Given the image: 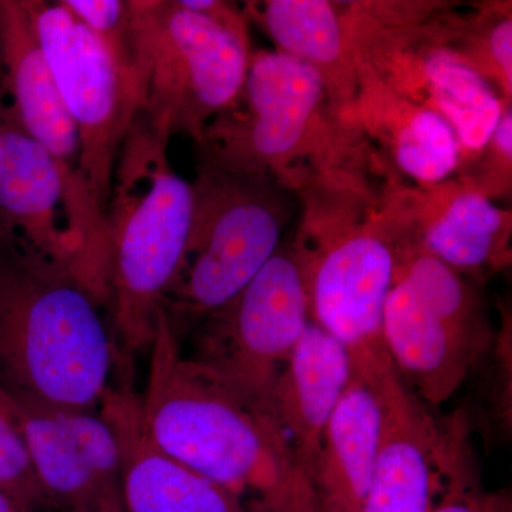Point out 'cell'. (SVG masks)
I'll use <instances>...</instances> for the list:
<instances>
[{"label":"cell","instance_id":"obj_1","mask_svg":"<svg viewBox=\"0 0 512 512\" xmlns=\"http://www.w3.org/2000/svg\"><path fill=\"white\" fill-rule=\"evenodd\" d=\"M301 218L291 251L309 320L339 340L360 372L389 360L384 303L396 276L406 218L396 181L353 178L298 195Z\"/></svg>","mask_w":512,"mask_h":512},{"label":"cell","instance_id":"obj_2","mask_svg":"<svg viewBox=\"0 0 512 512\" xmlns=\"http://www.w3.org/2000/svg\"><path fill=\"white\" fill-rule=\"evenodd\" d=\"M198 147L222 167L269 178L296 197L313 185L382 178L319 73L276 50L252 53L237 100L208 124Z\"/></svg>","mask_w":512,"mask_h":512},{"label":"cell","instance_id":"obj_3","mask_svg":"<svg viewBox=\"0 0 512 512\" xmlns=\"http://www.w3.org/2000/svg\"><path fill=\"white\" fill-rule=\"evenodd\" d=\"M103 303L69 272L0 237V383L63 409H99L117 355Z\"/></svg>","mask_w":512,"mask_h":512},{"label":"cell","instance_id":"obj_4","mask_svg":"<svg viewBox=\"0 0 512 512\" xmlns=\"http://www.w3.org/2000/svg\"><path fill=\"white\" fill-rule=\"evenodd\" d=\"M147 433L161 450L229 493H269L295 463L284 434L252 409L214 370L185 359L167 313L151 340Z\"/></svg>","mask_w":512,"mask_h":512},{"label":"cell","instance_id":"obj_5","mask_svg":"<svg viewBox=\"0 0 512 512\" xmlns=\"http://www.w3.org/2000/svg\"><path fill=\"white\" fill-rule=\"evenodd\" d=\"M170 138L138 113L114 167L106 210L109 306L121 355L150 348L183 258L192 184L168 158Z\"/></svg>","mask_w":512,"mask_h":512},{"label":"cell","instance_id":"obj_6","mask_svg":"<svg viewBox=\"0 0 512 512\" xmlns=\"http://www.w3.org/2000/svg\"><path fill=\"white\" fill-rule=\"evenodd\" d=\"M130 12L138 113L170 140L200 146L247 79L254 52L244 9L224 0H130Z\"/></svg>","mask_w":512,"mask_h":512},{"label":"cell","instance_id":"obj_7","mask_svg":"<svg viewBox=\"0 0 512 512\" xmlns=\"http://www.w3.org/2000/svg\"><path fill=\"white\" fill-rule=\"evenodd\" d=\"M384 303V350L421 403L436 409L456 394L493 345L480 284L458 274L407 235Z\"/></svg>","mask_w":512,"mask_h":512},{"label":"cell","instance_id":"obj_8","mask_svg":"<svg viewBox=\"0 0 512 512\" xmlns=\"http://www.w3.org/2000/svg\"><path fill=\"white\" fill-rule=\"evenodd\" d=\"M191 184L187 244L163 303L170 319L204 320L224 308L281 248L293 214L291 192L204 153Z\"/></svg>","mask_w":512,"mask_h":512},{"label":"cell","instance_id":"obj_9","mask_svg":"<svg viewBox=\"0 0 512 512\" xmlns=\"http://www.w3.org/2000/svg\"><path fill=\"white\" fill-rule=\"evenodd\" d=\"M444 3L436 9L426 0H355L343 2V15L355 63L446 121L463 164L484 147L511 103L441 40L436 15Z\"/></svg>","mask_w":512,"mask_h":512},{"label":"cell","instance_id":"obj_10","mask_svg":"<svg viewBox=\"0 0 512 512\" xmlns=\"http://www.w3.org/2000/svg\"><path fill=\"white\" fill-rule=\"evenodd\" d=\"M33 28L76 126L84 178L106 218L114 167L140 111L133 67L59 2L26 0Z\"/></svg>","mask_w":512,"mask_h":512},{"label":"cell","instance_id":"obj_11","mask_svg":"<svg viewBox=\"0 0 512 512\" xmlns=\"http://www.w3.org/2000/svg\"><path fill=\"white\" fill-rule=\"evenodd\" d=\"M309 322L301 272L282 244L231 302L204 319L194 359L275 423L276 380Z\"/></svg>","mask_w":512,"mask_h":512},{"label":"cell","instance_id":"obj_12","mask_svg":"<svg viewBox=\"0 0 512 512\" xmlns=\"http://www.w3.org/2000/svg\"><path fill=\"white\" fill-rule=\"evenodd\" d=\"M0 84L15 126L49 154L66 181L93 285L107 286L106 218L84 178L82 150L33 28L26 0H0Z\"/></svg>","mask_w":512,"mask_h":512},{"label":"cell","instance_id":"obj_13","mask_svg":"<svg viewBox=\"0 0 512 512\" xmlns=\"http://www.w3.org/2000/svg\"><path fill=\"white\" fill-rule=\"evenodd\" d=\"M0 237L90 291L86 245L62 170L13 123L0 126Z\"/></svg>","mask_w":512,"mask_h":512},{"label":"cell","instance_id":"obj_14","mask_svg":"<svg viewBox=\"0 0 512 512\" xmlns=\"http://www.w3.org/2000/svg\"><path fill=\"white\" fill-rule=\"evenodd\" d=\"M99 412L119 443L126 512H247L237 495L195 473L154 443L141 413L131 359L117 356Z\"/></svg>","mask_w":512,"mask_h":512},{"label":"cell","instance_id":"obj_15","mask_svg":"<svg viewBox=\"0 0 512 512\" xmlns=\"http://www.w3.org/2000/svg\"><path fill=\"white\" fill-rule=\"evenodd\" d=\"M356 69L355 99L338 113L366 141L380 171L419 188L454 177L460 146L446 121L394 93L362 64Z\"/></svg>","mask_w":512,"mask_h":512},{"label":"cell","instance_id":"obj_16","mask_svg":"<svg viewBox=\"0 0 512 512\" xmlns=\"http://www.w3.org/2000/svg\"><path fill=\"white\" fill-rule=\"evenodd\" d=\"M414 237L458 274L483 284L511 264L512 212L458 177L419 188L399 183Z\"/></svg>","mask_w":512,"mask_h":512},{"label":"cell","instance_id":"obj_17","mask_svg":"<svg viewBox=\"0 0 512 512\" xmlns=\"http://www.w3.org/2000/svg\"><path fill=\"white\" fill-rule=\"evenodd\" d=\"M367 376L382 400L383 434L360 512H430L440 490L443 424L414 396L390 360Z\"/></svg>","mask_w":512,"mask_h":512},{"label":"cell","instance_id":"obj_18","mask_svg":"<svg viewBox=\"0 0 512 512\" xmlns=\"http://www.w3.org/2000/svg\"><path fill=\"white\" fill-rule=\"evenodd\" d=\"M352 376L348 349L309 322L276 380L271 404L272 419L306 477L315 466L326 426Z\"/></svg>","mask_w":512,"mask_h":512},{"label":"cell","instance_id":"obj_19","mask_svg":"<svg viewBox=\"0 0 512 512\" xmlns=\"http://www.w3.org/2000/svg\"><path fill=\"white\" fill-rule=\"evenodd\" d=\"M383 434V407L372 377L357 372L330 417L308 476L323 512H360Z\"/></svg>","mask_w":512,"mask_h":512},{"label":"cell","instance_id":"obj_20","mask_svg":"<svg viewBox=\"0 0 512 512\" xmlns=\"http://www.w3.org/2000/svg\"><path fill=\"white\" fill-rule=\"evenodd\" d=\"M242 9L272 40L276 52L319 73L336 111L352 103L357 69L342 2L261 0L247 2Z\"/></svg>","mask_w":512,"mask_h":512},{"label":"cell","instance_id":"obj_21","mask_svg":"<svg viewBox=\"0 0 512 512\" xmlns=\"http://www.w3.org/2000/svg\"><path fill=\"white\" fill-rule=\"evenodd\" d=\"M9 393L47 507L64 512H126L121 498L107 493L87 467L55 407L25 393Z\"/></svg>","mask_w":512,"mask_h":512},{"label":"cell","instance_id":"obj_22","mask_svg":"<svg viewBox=\"0 0 512 512\" xmlns=\"http://www.w3.org/2000/svg\"><path fill=\"white\" fill-rule=\"evenodd\" d=\"M436 28L441 40L501 99L511 103V2L476 3L464 12L446 2L437 12Z\"/></svg>","mask_w":512,"mask_h":512},{"label":"cell","instance_id":"obj_23","mask_svg":"<svg viewBox=\"0 0 512 512\" xmlns=\"http://www.w3.org/2000/svg\"><path fill=\"white\" fill-rule=\"evenodd\" d=\"M464 412L443 424L441 483L430 512H512L510 494L485 490Z\"/></svg>","mask_w":512,"mask_h":512},{"label":"cell","instance_id":"obj_24","mask_svg":"<svg viewBox=\"0 0 512 512\" xmlns=\"http://www.w3.org/2000/svg\"><path fill=\"white\" fill-rule=\"evenodd\" d=\"M474 372H481V423L493 439H510L512 389V326L511 316L503 315L491 348L487 350Z\"/></svg>","mask_w":512,"mask_h":512},{"label":"cell","instance_id":"obj_25","mask_svg":"<svg viewBox=\"0 0 512 512\" xmlns=\"http://www.w3.org/2000/svg\"><path fill=\"white\" fill-rule=\"evenodd\" d=\"M55 410L64 430L101 487L107 493L121 498L119 443L99 409L55 407Z\"/></svg>","mask_w":512,"mask_h":512},{"label":"cell","instance_id":"obj_26","mask_svg":"<svg viewBox=\"0 0 512 512\" xmlns=\"http://www.w3.org/2000/svg\"><path fill=\"white\" fill-rule=\"evenodd\" d=\"M0 491L12 495L33 511L47 507L35 471H33L28 448L12 396L0 383Z\"/></svg>","mask_w":512,"mask_h":512},{"label":"cell","instance_id":"obj_27","mask_svg":"<svg viewBox=\"0 0 512 512\" xmlns=\"http://www.w3.org/2000/svg\"><path fill=\"white\" fill-rule=\"evenodd\" d=\"M456 177L466 181L488 200L510 201L512 192V106L505 107L500 121L484 147L466 163Z\"/></svg>","mask_w":512,"mask_h":512},{"label":"cell","instance_id":"obj_28","mask_svg":"<svg viewBox=\"0 0 512 512\" xmlns=\"http://www.w3.org/2000/svg\"><path fill=\"white\" fill-rule=\"evenodd\" d=\"M62 2L90 32L100 37L131 64L130 0H62Z\"/></svg>","mask_w":512,"mask_h":512},{"label":"cell","instance_id":"obj_29","mask_svg":"<svg viewBox=\"0 0 512 512\" xmlns=\"http://www.w3.org/2000/svg\"><path fill=\"white\" fill-rule=\"evenodd\" d=\"M264 512H323L305 473L293 464L279 484L259 497Z\"/></svg>","mask_w":512,"mask_h":512},{"label":"cell","instance_id":"obj_30","mask_svg":"<svg viewBox=\"0 0 512 512\" xmlns=\"http://www.w3.org/2000/svg\"><path fill=\"white\" fill-rule=\"evenodd\" d=\"M0 512H36L28 505L20 503L19 500L13 498L12 495L0 491Z\"/></svg>","mask_w":512,"mask_h":512}]
</instances>
